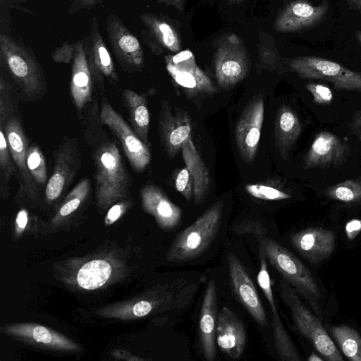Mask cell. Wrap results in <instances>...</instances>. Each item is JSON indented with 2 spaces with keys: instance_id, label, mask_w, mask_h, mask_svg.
I'll return each mask as SVG.
<instances>
[{
  "instance_id": "cell-24",
  "label": "cell",
  "mask_w": 361,
  "mask_h": 361,
  "mask_svg": "<svg viewBox=\"0 0 361 361\" xmlns=\"http://www.w3.org/2000/svg\"><path fill=\"white\" fill-rule=\"evenodd\" d=\"M216 343L228 357L238 359L245 350L246 331L242 320L229 307H224L218 313Z\"/></svg>"
},
{
  "instance_id": "cell-19",
  "label": "cell",
  "mask_w": 361,
  "mask_h": 361,
  "mask_svg": "<svg viewBox=\"0 0 361 361\" xmlns=\"http://www.w3.org/2000/svg\"><path fill=\"white\" fill-rule=\"evenodd\" d=\"M328 8V1L314 6L307 0L292 1L276 16L274 29L278 32H291L311 27L323 19Z\"/></svg>"
},
{
  "instance_id": "cell-11",
  "label": "cell",
  "mask_w": 361,
  "mask_h": 361,
  "mask_svg": "<svg viewBox=\"0 0 361 361\" xmlns=\"http://www.w3.org/2000/svg\"><path fill=\"white\" fill-rule=\"evenodd\" d=\"M106 30L113 53L122 70L129 73L142 71L145 66L142 47L116 14L109 13L107 16Z\"/></svg>"
},
{
  "instance_id": "cell-2",
  "label": "cell",
  "mask_w": 361,
  "mask_h": 361,
  "mask_svg": "<svg viewBox=\"0 0 361 361\" xmlns=\"http://www.w3.org/2000/svg\"><path fill=\"white\" fill-rule=\"evenodd\" d=\"M0 60L23 98L29 102L42 99L47 92V80L40 63L27 48L1 33Z\"/></svg>"
},
{
  "instance_id": "cell-31",
  "label": "cell",
  "mask_w": 361,
  "mask_h": 361,
  "mask_svg": "<svg viewBox=\"0 0 361 361\" xmlns=\"http://www.w3.org/2000/svg\"><path fill=\"white\" fill-rule=\"evenodd\" d=\"M111 264L104 259H94L83 264L78 270L75 281L81 288L92 290L104 286L113 274Z\"/></svg>"
},
{
  "instance_id": "cell-42",
  "label": "cell",
  "mask_w": 361,
  "mask_h": 361,
  "mask_svg": "<svg viewBox=\"0 0 361 361\" xmlns=\"http://www.w3.org/2000/svg\"><path fill=\"white\" fill-rule=\"evenodd\" d=\"M75 42H64L51 53V58L55 63H68L74 57Z\"/></svg>"
},
{
  "instance_id": "cell-44",
  "label": "cell",
  "mask_w": 361,
  "mask_h": 361,
  "mask_svg": "<svg viewBox=\"0 0 361 361\" xmlns=\"http://www.w3.org/2000/svg\"><path fill=\"white\" fill-rule=\"evenodd\" d=\"M105 1L107 0H72L68 8V13L71 15L82 9L92 8Z\"/></svg>"
},
{
  "instance_id": "cell-18",
  "label": "cell",
  "mask_w": 361,
  "mask_h": 361,
  "mask_svg": "<svg viewBox=\"0 0 361 361\" xmlns=\"http://www.w3.org/2000/svg\"><path fill=\"white\" fill-rule=\"evenodd\" d=\"M349 147L334 134L321 131L312 142L303 161V168L330 169L341 165L349 154Z\"/></svg>"
},
{
  "instance_id": "cell-6",
  "label": "cell",
  "mask_w": 361,
  "mask_h": 361,
  "mask_svg": "<svg viewBox=\"0 0 361 361\" xmlns=\"http://www.w3.org/2000/svg\"><path fill=\"white\" fill-rule=\"evenodd\" d=\"M214 65L219 85L229 89L247 75L250 59L243 39L235 33H226L216 39Z\"/></svg>"
},
{
  "instance_id": "cell-4",
  "label": "cell",
  "mask_w": 361,
  "mask_h": 361,
  "mask_svg": "<svg viewBox=\"0 0 361 361\" xmlns=\"http://www.w3.org/2000/svg\"><path fill=\"white\" fill-rule=\"evenodd\" d=\"M224 207L222 200L215 202L183 230L171 243L166 254L167 261L184 262L204 252L219 230Z\"/></svg>"
},
{
  "instance_id": "cell-17",
  "label": "cell",
  "mask_w": 361,
  "mask_h": 361,
  "mask_svg": "<svg viewBox=\"0 0 361 361\" xmlns=\"http://www.w3.org/2000/svg\"><path fill=\"white\" fill-rule=\"evenodd\" d=\"M232 289L248 313L262 326L268 325L266 312L252 280L243 264L232 252L227 257Z\"/></svg>"
},
{
  "instance_id": "cell-35",
  "label": "cell",
  "mask_w": 361,
  "mask_h": 361,
  "mask_svg": "<svg viewBox=\"0 0 361 361\" xmlns=\"http://www.w3.org/2000/svg\"><path fill=\"white\" fill-rule=\"evenodd\" d=\"M27 166L29 173L38 189L47 185L49 178L44 155L36 143L29 145L27 151Z\"/></svg>"
},
{
  "instance_id": "cell-13",
  "label": "cell",
  "mask_w": 361,
  "mask_h": 361,
  "mask_svg": "<svg viewBox=\"0 0 361 361\" xmlns=\"http://www.w3.org/2000/svg\"><path fill=\"white\" fill-rule=\"evenodd\" d=\"M158 130L161 145L169 157L173 158L191 136V121L188 113L181 109L172 108L162 99L158 119Z\"/></svg>"
},
{
  "instance_id": "cell-15",
  "label": "cell",
  "mask_w": 361,
  "mask_h": 361,
  "mask_svg": "<svg viewBox=\"0 0 361 361\" xmlns=\"http://www.w3.org/2000/svg\"><path fill=\"white\" fill-rule=\"evenodd\" d=\"M83 41L94 84L104 91L105 79L111 84L117 83L118 77L114 63L100 34L96 16L92 18L90 33Z\"/></svg>"
},
{
  "instance_id": "cell-25",
  "label": "cell",
  "mask_w": 361,
  "mask_h": 361,
  "mask_svg": "<svg viewBox=\"0 0 361 361\" xmlns=\"http://www.w3.org/2000/svg\"><path fill=\"white\" fill-rule=\"evenodd\" d=\"M218 318L217 287L211 279L203 296L199 320V339L202 352L208 361L216 355V331Z\"/></svg>"
},
{
  "instance_id": "cell-20",
  "label": "cell",
  "mask_w": 361,
  "mask_h": 361,
  "mask_svg": "<svg viewBox=\"0 0 361 361\" xmlns=\"http://www.w3.org/2000/svg\"><path fill=\"white\" fill-rule=\"evenodd\" d=\"M143 25L141 36L151 52L161 55L165 50L173 53L180 51L181 43L175 27L165 17L152 13L139 16Z\"/></svg>"
},
{
  "instance_id": "cell-40",
  "label": "cell",
  "mask_w": 361,
  "mask_h": 361,
  "mask_svg": "<svg viewBox=\"0 0 361 361\" xmlns=\"http://www.w3.org/2000/svg\"><path fill=\"white\" fill-rule=\"evenodd\" d=\"M175 186L188 201L190 202L193 197V180L188 169L185 166L180 169L175 178Z\"/></svg>"
},
{
  "instance_id": "cell-5",
  "label": "cell",
  "mask_w": 361,
  "mask_h": 361,
  "mask_svg": "<svg viewBox=\"0 0 361 361\" xmlns=\"http://www.w3.org/2000/svg\"><path fill=\"white\" fill-rule=\"evenodd\" d=\"M280 295L289 308L299 331L326 360L343 361V358L321 322L300 300L298 292L285 280L280 282Z\"/></svg>"
},
{
  "instance_id": "cell-9",
  "label": "cell",
  "mask_w": 361,
  "mask_h": 361,
  "mask_svg": "<svg viewBox=\"0 0 361 361\" xmlns=\"http://www.w3.org/2000/svg\"><path fill=\"white\" fill-rule=\"evenodd\" d=\"M54 164L44 189V199L57 202L74 180L81 166V154L75 137H65L53 153Z\"/></svg>"
},
{
  "instance_id": "cell-33",
  "label": "cell",
  "mask_w": 361,
  "mask_h": 361,
  "mask_svg": "<svg viewBox=\"0 0 361 361\" xmlns=\"http://www.w3.org/2000/svg\"><path fill=\"white\" fill-rule=\"evenodd\" d=\"M329 331L348 360L361 361V336L356 330L346 325H339L331 326Z\"/></svg>"
},
{
  "instance_id": "cell-52",
  "label": "cell",
  "mask_w": 361,
  "mask_h": 361,
  "mask_svg": "<svg viewBox=\"0 0 361 361\" xmlns=\"http://www.w3.org/2000/svg\"><path fill=\"white\" fill-rule=\"evenodd\" d=\"M356 36H357L358 40L361 42V31H357Z\"/></svg>"
},
{
  "instance_id": "cell-12",
  "label": "cell",
  "mask_w": 361,
  "mask_h": 361,
  "mask_svg": "<svg viewBox=\"0 0 361 361\" xmlns=\"http://www.w3.org/2000/svg\"><path fill=\"white\" fill-rule=\"evenodd\" d=\"M264 115V98L255 95L243 109L235 126L238 152L242 160L247 164L254 161L257 152Z\"/></svg>"
},
{
  "instance_id": "cell-27",
  "label": "cell",
  "mask_w": 361,
  "mask_h": 361,
  "mask_svg": "<svg viewBox=\"0 0 361 361\" xmlns=\"http://www.w3.org/2000/svg\"><path fill=\"white\" fill-rule=\"evenodd\" d=\"M3 331L5 334L46 348L66 351L80 350V347L70 338L47 326L37 324H10L4 326Z\"/></svg>"
},
{
  "instance_id": "cell-50",
  "label": "cell",
  "mask_w": 361,
  "mask_h": 361,
  "mask_svg": "<svg viewBox=\"0 0 361 361\" xmlns=\"http://www.w3.org/2000/svg\"><path fill=\"white\" fill-rule=\"evenodd\" d=\"M245 0H228V4L230 6L238 5L242 4Z\"/></svg>"
},
{
  "instance_id": "cell-3",
  "label": "cell",
  "mask_w": 361,
  "mask_h": 361,
  "mask_svg": "<svg viewBox=\"0 0 361 361\" xmlns=\"http://www.w3.org/2000/svg\"><path fill=\"white\" fill-rule=\"evenodd\" d=\"M259 247L264 250L270 264L310 304L313 312L322 313V294L317 281L310 269L292 252L271 238L262 234L259 226H255Z\"/></svg>"
},
{
  "instance_id": "cell-41",
  "label": "cell",
  "mask_w": 361,
  "mask_h": 361,
  "mask_svg": "<svg viewBox=\"0 0 361 361\" xmlns=\"http://www.w3.org/2000/svg\"><path fill=\"white\" fill-rule=\"evenodd\" d=\"M306 89L311 93L315 103L318 104H327L333 99V93L331 89L319 83H307Z\"/></svg>"
},
{
  "instance_id": "cell-14",
  "label": "cell",
  "mask_w": 361,
  "mask_h": 361,
  "mask_svg": "<svg viewBox=\"0 0 361 361\" xmlns=\"http://www.w3.org/2000/svg\"><path fill=\"white\" fill-rule=\"evenodd\" d=\"M1 125L4 126L9 149L15 164L20 192L27 198L34 200L38 195L39 189L27 169V151L29 144L18 112L13 114L5 124Z\"/></svg>"
},
{
  "instance_id": "cell-47",
  "label": "cell",
  "mask_w": 361,
  "mask_h": 361,
  "mask_svg": "<svg viewBox=\"0 0 361 361\" xmlns=\"http://www.w3.org/2000/svg\"><path fill=\"white\" fill-rule=\"evenodd\" d=\"M157 1L158 4H164L167 6H173L180 11L184 9L185 0H157Z\"/></svg>"
},
{
  "instance_id": "cell-23",
  "label": "cell",
  "mask_w": 361,
  "mask_h": 361,
  "mask_svg": "<svg viewBox=\"0 0 361 361\" xmlns=\"http://www.w3.org/2000/svg\"><path fill=\"white\" fill-rule=\"evenodd\" d=\"M93 80L87 63L84 41L75 42L70 91L78 118L92 100Z\"/></svg>"
},
{
  "instance_id": "cell-28",
  "label": "cell",
  "mask_w": 361,
  "mask_h": 361,
  "mask_svg": "<svg viewBox=\"0 0 361 361\" xmlns=\"http://www.w3.org/2000/svg\"><path fill=\"white\" fill-rule=\"evenodd\" d=\"M301 130V123L295 111L287 105H281L276 115L274 137L275 145L283 159H288Z\"/></svg>"
},
{
  "instance_id": "cell-51",
  "label": "cell",
  "mask_w": 361,
  "mask_h": 361,
  "mask_svg": "<svg viewBox=\"0 0 361 361\" xmlns=\"http://www.w3.org/2000/svg\"><path fill=\"white\" fill-rule=\"evenodd\" d=\"M309 361H314V360H322V358L319 357L318 355L314 353H312L311 355L307 359Z\"/></svg>"
},
{
  "instance_id": "cell-22",
  "label": "cell",
  "mask_w": 361,
  "mask_h": 361,
  "mask_svg": "<svg viewBox=\"0 0 361 361\" xmlns=\"http://www.w3.org/2000/svg\"><path fill=\"white\" fill-rule=\"evenodd\" d=\"M176 304L173 293L159 286L144 298L109 309V317L129 319L140 318L154 312L172 310Z\"/></svg>"
},
{
  "instance_id": "cell-48",
  "label": "cell",
  "mask_w": 361,
  "mask_h": 361,
  "mask_svg": "<svg viewBox=\"0 0 361 361\" xmlns=\"http://www.w3.org/2000/svg\"><path fill=\"white\" fill-rule=\"evenodd\" d=\"M361 229V221L358 220H353L349 222L346 226L347 233L348 236L355 235V232L358 233Z\"/></svg>"
},
{
  "instance_id": "cell-49",
  "label": "cell",
  "mask_w": 361,
  "mask_h": 361,
  "mask_svg": "<svg viewBox=\"0 0 361 361\" xmlns=\"http://www.w3.org/2000/svg\"><path fill=\"white\" fill-rule=\"evenodd\" d=\"M347 1L353 8L361 11V0H347Z\"/></svg>"
},
{
  "instance_id": "cell-7",
  "label": "cell",
  "mask_w": 361,
  "mask_h": 361,
  "mask_svg": "<svg viewBox=\"0 0 361 361\" xmlns=\"http://www.w3.org/2000/svg\"><path fill=\"white\" fill-rule=\"evenodd\" d=\"M99 114L100 122L106 126L120 142L132 169L137 173L142 172L151 161L149 145L137 135L106 98L101 101Z\"/></svg>"
},
{
  "instance_id": "cell-30",
  "label": "cell",
  "mask_w": 361,
  "mask_h": 361,
  "mask_svg": "<svg viewBox=\"0 0 361 361\" xmlns=\"http://www.w3.org/2000/svg\"><path fill=\"white\" fill-rule=\"evenodd\" d=\"M122 99L128 112L130 126L137 135L149 145L150 116L147 97L145 94L126 89L122 93Z\"/></svg>"
},
{
  "instance_id": "cell-46",
  "label": "cell",
  "mask_w": 361,
  "mask_h": 361,
  "mask_svg": "<svg viewBox=\"0 0 361 361\" xmlns=\"http://www.w3.org/2000/svg\"><path fill=\"white\" fill-rule=\"evenodd\" d=\"M350 128L361 142V109L354 114Z\"/></svg>"
},
{
  "instance_id": "cell-37",
  "label": "cell",
  "mask_w": 361,
  "mask_h": 361,
  "mask_svg": "<svg viewBox=\"0 0 361 361\" xmlns=\"http://www.w3.org/2000/svg\"><path fill=\"white\" fill-rule=\"evenodd\" d=\"M258 44L259 62L261 68L275 70L280 66L281 57L273 37L268 33L260 32Z\"/></svg>"
},
{
  "instance_id": "cell-45",
  "label": "cell",
  "mask_w": 361,
  "mask_h": 361,
  "mask_svg": "<svg viewBox=\"0 0 361 361\" xmlns=\"http://www.w3.org/2000/svg\"><path fill=\"white\" fill-rule=\"evenodd\" d=\"M28 223V212L23 208L20 209L16 217V232L20 233L26 228Z\"/></svg>"
},
{
  "instance_id": "cell-10",
  "label": "cell",
  "mask_w": 361,
  "mask_h": 361,
  "mask_svg": "<svg viewBox=\"0 0 361 361\" xmlns=\"http://www.w3.org/2000/svg\"><path fill=\"white\" fill-rule=\"evenodd\" d=\"M165 62L169 74L188 99L216 93L213 82L197 66L190 49L165 56Z\"/></svg>"
},
{
  "instance_id": "cell-1",
  "label": "cell",
  "mask_w": 361,
  "mask_h": 361,
  "mask_svg": "<svg viewBox=\"0 0 361 361\" xmlns=\"http://www.w3.org/2000/svg\"><path fill=\"white\" fill-rule=\"evenodd\" d=\"M90 142L94 165L95 200L100 212L129 198L132 178L123 161L116 142L110 139Z\"/></svg>"
},
{
  "instance_id": "cell-8",
  "label": "cell",
  "mask_w": 361,
  "mask_h": 361,
  "mask_svg": "<svg viewBox=\"0 0 361 361\" xmlns=\"http://www.w3.org/2000/svg\"><path fill=\"white\" fill-rule=\"evenodd\" d=\"M289 69L300 77L329 81L338 89L361 92V73L346 68L336 62L314 56L290 59Z\"/></svg>"
},
{
  "instance_id": "cell-32",
  "label": "cell",
  "mask_w": 361,
  "mask_h": 361,
  "mask_svg": "<svg viewBox=\"0 0 361 361\" xmlns=\"http://www.w3.org/2000/svg\"><path fill=\"white\" fill-rule=\"evenodd\" d=\"M91 190V180L88 178L81 179L62 200L54 221H60L75 213L87 200Z\"/></svg>"
},
{
  "instance_id": "cell-16",
  "label": "cell",
  "mask_w": 361,
  "mask_h": 361,
  "mask_svg": "<svg viewBox=\"0 0 361 361\" xmlns=\"http://www.w3.org/2000/svg\"><path fill=\"white\" fill-rule=\"evenodd\" d=\"M259 259V269L257 274V282L270 306L274 340L277 353L281 360L283 361H300L302 358L278 312L268 271L267 259L264 250L260 247Z\"/></svg>"
},
{
  "instance_id": "cell-34",
  "label": "cell",
  "mask_w": 361,
  "mask_h": 361,
  "mask_svg": "<svg viewBox=\"0 0 361 361\" xmlns=\"http://www.w3.org/2000/svg\"><path fill=\"white\" fill-rule=\"evenodd\" d=\"M16 173L9 149L4 125L0 124V194L6 198L9 193V183Z\"/></svg>"
},
{
  "instance_id": "cell-43",
  "label": "cell",
  "mask_w": 361,
  "mask_h": 361,
  "mask_svg": "<svg viewBox=\"0 0 361 361\" xmlns=\"http://www.w3.org/2000/svg\"><path fill=\"white\" fill-rule=\"evenodd\" d=\"M131 204L130 200L128 198L121 200L114 203L109 209L105 216V224L111 225L116 221L129 208Z\"/></svg>"
},
{
  "instance_id": "cell-36",
  "label": "cell",
  "mask_w": 361,
  "mask_h": 361,
  "mask_svg": "<svg viewBox=\"0 0 361 361\" xmlns=\"http://www.w3.org/2000/svg\"><path fill=\"white\" fill-rule=\"evenodd\" d=\"M324 195L334 200L345 203L361 201V179H350L326 188Z\"/></svg>"
},
{
  "instance_id": "cell-38",
  "label": "cell",
  "mask_w": 361,
  "mask_h": 361,
  "mask_svg": "<svg viewBox=\"0 0 361 361\" xmlns=\"http://www.w3.org/2000/svg\"><path fill=\"white\" fill-rule=\"evenodd\" d=\"M17 113L15 92L10 81L1 73L0 75V124Z\"/></svg>"
},
{
  "instance_id": "cell-26",
  "label": "cell",
  "mask_w": 361,
  "mask_h": 361,
  "mask_svg": "<svg viewBox=\"0 0 361 361\" xmlns=\"http://www.w3.org/2000/svg\"><path fill=\"white\" fill-rule=\"evenodd\" d=\"M140 195L143 209L154 218L160 228L171 230L179 224L182 216L180 208L160 188L147 183L141 188Z\"/></svg>"
},
{
  "instance_id": "cell-21",
  "label": "cell",
  "mask_w": 361,
  "mask_h": 361,
  "mask_svg": "<svg viewBox=\"0 0 361 361\" xmlns=\"http://www.w3.org/2000/svg\"><path fill=\"white\" fill-rule=\"evenodd\" d=\"M291 245L306 260L318 264L329 258L336 245L334 233L322 227H308L290 236Z\"/></svg>"
},
{
  "instance_id": "cell-39",
  "label": "cell",
  "mask_w": 361,
  "mask_h": 361,
  "mask_svg": "<svg viewBox=\"0 0 361 361\" xmlns=\"http://www.w3.org/2000/svg\"><path fill=\"white\" fill-rule=\"evenodd\" d=\"M245 191L251 196L264 200H283L291 198L288 193L278 188L263 184H248Z\"/></svg>"
},
{
  "instance_id": "cell-29",
  "label": "cell",
  "mask_w": 361,
  "mask_h": 361,
  "mask_svg": "<svg viewBox=\"0 0 361 361\" xmlns=\"http://www.w3.org/2000/svg\"><path fill=\"white\" fill-rule=\"evenodd\" d=\"M182 157L193 180V200L195 204H202L209 190V174L190 136L183 144Z\"/></svg>"
}]
</instances>
